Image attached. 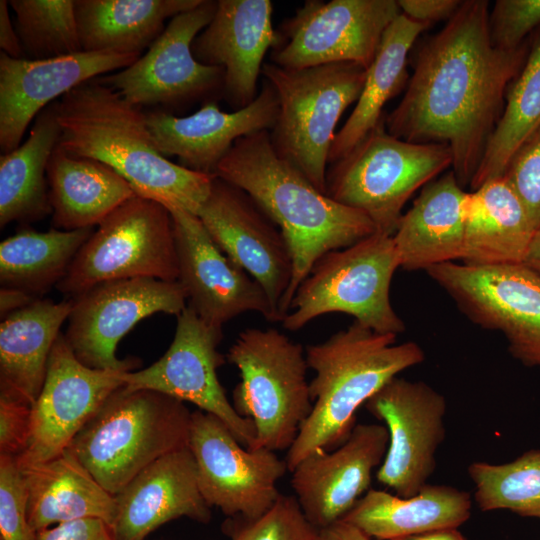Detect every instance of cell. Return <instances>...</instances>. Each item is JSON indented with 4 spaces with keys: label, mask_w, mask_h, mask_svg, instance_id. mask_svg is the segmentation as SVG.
I'll return each mask as SVG.
<instances>
[{
    "label": "cell",
    "mask_w": 540,
    "mask_h": 540,
    "mask_svg": "<svg viewBox=\"0 0 540 540\" xmlns=\"http://www.w3.org/2000/svg\"><path fill=\"white\" fill-rule=\"evenodd\" d=\"M489 2L462 1L455 14L417 51L413 74L387 131L413 143H441L452 152L453 173L470 185L503 112L504 96L523 67L529 43L496 47Z\"/></svg>",
    "instance_id": "6da1fadb"
},
{
    "label": "cell",
    "mask_w": 540,
    "mask_h": 540,
    "mask_svg": "<svg viewBox=\"0 0 540 540\" xmlns=\"http://www.w3.org/2000/svg\"><path fill=\"white\" fill-rule=\"evenodd\" d=\"M215 175L248 193L288 243L293 275L280 305L281 321L298 287L323 255L376 232L364 213L321 192L282 159L272 146L269 131L237 139Z\"/></svg>",
    "instance_id": "7a4b0ae2"
},
{
    "label": "cell",
    "mask_w": 540,
    "mask_h": 540,
    "mask_svg": "<svg viewBox=\"0 0 540 540\" xmlns=\"http://www.w3.org/2000/svg\"><path fill=\"white\" fill-rule=\"evenodd\" d=\"M59 145L95 159L123 177L136 194L197 215L216 175L199 173L162 155L146 113L97 78L58 100Z\"/></svg>",
    "instance_id": "3957f363"
},
{
    "label": "cell",
    "mask_w": 540,
    "mask_h": 540,
    "mask_svg": "<svg viewBox=\"0 0 540 540\" xmlns=\"http://www.w3.org/2000/svg\"><path fill=\"white\" fill-rule=\"evenodd\" d=\"M396 335L377 333L355 322L326 341L306 347L313 402L286 458L291 472L316 450L339 447L356 425V411L400 372L425 355L415 342L397 344Z\"/></svg>",
    "instance_id": "277c9868"
},
{
    "label": "cell",
    "mask_w": 540,
    "mask_h": 540,
    "mask_svg": "<svg viewBox=\"0 0 540 540\" xmlns=\"http://www.w3.org/2000/svg\"><path fill=\"white\" fill-rule=\"evenodd\" d=\"M192 412L149 389L115 390L68 449L110 494L117 495L159 458L188 447Z\"/></svg>",
    "instance_id": "5b68a950"
},
{
    "label": "cell",
    "mask_w": 540,
    "mask_h": 540,
    "mask_svg": "<svg viewBox=\"0 0 540 540\" xmlns=\"http://www.w3.org/2000/svg\"><path fill=\"white\" fill-rule=\"evenodd\" d=\"M366 70L355 63L286 69L264 63L278 116L270 130L275 152L326 194L327 163L337 123L362 91Z\"/></svg>",
    "instance_id": "8992f818"
},
{
    "label": "cell",
    "mask_w": 540,
    "mask_h": 540,
    "mask_svg": "<svg viewBox=\"0 0 540 540\" xmlns=\"http://www.w3.org/2000/svg\"><path fill=\"white\" fill-rule=\"evenodd\" d=\"M226 359L240 372L233 406L254 424V449L289 450L313 406L303 346L274 328H248Z\"/></svg>",
    "instance_id": "52a82bcc"
},
{
    "label": "cell",
    "mask_w": 540,
    "mask_h": 540,
    "mask_svg": "<svg viewBox=\"0 0 540 540\" xmlns=\"http://www.w3.org/2000/svg\"><path fill=\"white\" fill-rule=\"evenodd\" d=\"M441 143H413L391 135L381 121L348 155L331 164L326 194L364 213L376 232L393 236L407 200L452 166Z\"/></svg>",
    "instance_id": "ba28073f"
},
{
    "label": "cell",
    "mask_w": 540,
    "mask_h": 540,
    "mask_svg": "<svg viewBox=\"0 0 540 540\" xmlns=\"http://www.w3.org/2000/svg\"><path fill=\"white\" fill-rule=\"evenodd\" d=\"M399 267L393 237L379 232L326 253L298 287L283 327L296 331L339 312L377 333L397 336L405 325L391 305L390 285Z\"/></svg>",
    "instance_id": "9c48e42d"
},
{
    "label": "cell",
    "mask_w": 540,
    "mask_h": 540,
    "mask_svg": "<svg viewBox=\"0 0 540 540\" xmlns=\"http://www.w3.org/2000/svg\"><path fill=\"white\" fill-rule=\"evenodd\" d=\"M150 277L178 280V262L169 210L135 194L92 232L56 288L68 299L109 281Z\"/></svg>",
    "instance_id": "30bf717a"
},
{
    "label": "cell",
    "mask_w": 540,
    "mask_h": 540,
    "mask_svg": "<svg viewBox=\"0 0 540 540\" xmlns=\"http://www.w3.org/2000/svg\"><path fill=\"white\" fill-rule=\"evenodd\" d=\"M216 8L217 1L202 0L176 15L144 55L98 80L135 106L169 113L198 100H215V94L224 90V69L197 61L192 43L211 22Z\"/></svg>",
    "instance_id": "8fae6325"
},
{
    "label": "cell",
    "mask_w": 540,
    "mask_h": 540,
    "mask_svg": "<svg viewBox=\"0 0 540 540\" xmlns=\"http://www.w3.org/2000/svg\"><path fill=\"white\" fill-rule=\"evenodd\" d=\"M400 14L395 0H307L281 24L271 63L301 69L347 62L367 69Z\"/></svg>",
    "instance_id": "7c38bea8"
},
{
    "label": "cell",
    "mask_w": 540,
    "mask_h": 540,
    "mask_svg": "<svg viewBox=\"0 0 540 540\" xmlns=\"http://www.w3.org/2000/svg\"><path fill=\"white\" fill-rule=\"evenodd\" d=\"M476 323L501 331L510 353L540 367V274L524 263L472 265L455 261L427 269Z\"/></svg>",
    "instance_id": "4fadbf2b"
},
{
    "label": "cell",
    "mask_w": 540,
    "mask_h": 540,
    "mask_svg": "<svg viewBox=\"0 0 540 540\" xmlns=\"http://www.w3.org/2000/svg\"><path fill=\"white\" fill-rule=\"evenodd\" d=\"M73 300L64 337L84 365L128 372L137 358L120 359L119 341L139 321L155 313L178 316L187 296L179 281L150 277L128 278L98 284Z\"/></svg>",
    "instance_id": "5bb4252c"
},
{
    "label": "cell",
    "mask_w": 540,
    "mask_h": 540,
    "mask_svg": "<svg viewBox=\"0 0 540 540\" xmlns=\"http://www.w3.org/2000/svg\"><path fill=\"white\" fill-rule=\"evenodd\" d=\"M189 448L206 503L228 518L252 521L280 496L277 482L288 470L275 451L247 449L215 415L192 412Z\"/></svg>",
    "instance_id": "9a60e30c"
},
{
    "label": "cell",
    "mask_w": 540,
    "mask_h": 540,
    "mask_svg": "<svg viewBox=\"0 0 540 540\" xmlns=\"http://www.w3.org/2000/svg\"><path fill=\"white\" fill-rule=\"evenodd\" d=\"M222 338V327L208 324L187 305L177 316L165 354L147 368L123 372L122 380L127 389L154 390L196 405L218 417L245 448L254 449L252 420L238 414L217 376L226 359L218 351Z\"/></svg>",
    "instance_id": "2e32d148"
},
{
    "label": "cell",
    "mask_w": 540,
    "mask_h": 540,
    "mask_svg": "<svg viewBox=\"0 0 540 540\" xmlns=\"http://www.w3.org/2000/svg\"><path fill=\"white\" fill-rule=\"evenodd\" d=\"M364 406L389 433L378 482L400 497L417 494L434 473L436 451L445 439V397L423 381L396 376Z\"/></svg>",
    "instance_id": "e0dca14e"
},
{
    "label": "cell",
    "mask_w": 540,
    "mask_h": 540,
    "mask_svg": "<svg viewBox=\"0 0 540 540\" xmlns=\"http://www.w3.org/2000/svg\"><path fill=\"white\" fill-rule=\"evenodd\" d=\"M197 216L215 244L261 285L281 321L293 261L278 226L248 193L217 176Z\"/></svg>",
    "instance_id": "ac0fdd59"
},
{
    "label": "cell",
    "mask_w": 540,
    "mask_h": 540,
    "mask_svg": "<svg viewBox=\"0 0 540 540\" xmlns=\"http://www.w3.org/2000/svg\"><path fill=\"white\" fill-rule=\"evenodd\" d=\"M122 373L84 365L61 333L33 404L30 437L17 457L19 467L48 461L66 450L106 399L124 385Z\"/></svg>",
    "instance_id": "d6986e66"
},
{
    "label": "cell",
    "mask_w": 540,
    "mask_h": 540,
    "mask_svg": "<svg viewBox=\"0 0 540 540\" xmlns=\"http://www.w3.org/2000/svg\"><path fill=\"white\" fill-rule=\"evenodd\" d=\"M167 209L173 223L178 281L188 306L218 327L245 312L277 321L261 285L215 244L198 216L178 207Z\"/></svg>",
    "instance_id": "ffe728a7"
},
{
    "label": "cell",
    "mask_w": 540,
    "mask_h": 540,
    "mask_svg": "<svg viewBox=\"0 0 540 540\" xmlns=\"http://www.w3.org/2000/svg\"><path fill=\"white\" fill-rule=\"evenodd\" d=\"M388 443L386 426L358 423L339 447L316 450L291 471L295 497L316 529L341 520L366 494Z\"/></svg>",
    "instance_id": "44dd1931"
},
{
    "label": "cell",
    "mask_w": 540,
    "mask_h": 540,
    "mask_svg": "<svg viewBox=\"0 0 540 540\" xmlns=\"http://www.w3.org/2000/svg\"><path fill=\"white\" fill-rule=\"evenodd\" d=\"M141 55L86 52L49 59H15L0 53V150H15L33 119L84 82L122 70Z\"/></svg>",
    "instance_id": "7402d4cb"
},
{
    "label": "cell",
    "mask_w": 540,
    "mask_h": 540,
    "mask_svg": "<svg viewBox=\"0 0 540 540\" xmlns=\"http://www.w3.org/2000/svg\"><path fill=\"white\" fill-rule=\"evenodd\" d=\"M277 116V95L265 79L255 100L233 112H224L215 100H209L187 116L158 109L146 113L148 128L162 155L176 156L179 165L209 175H215L237 139L272 130Z\"/></svg>",
    "instance_id": "603a6c76"
},
{
    "label": "cell",
    "mask_w": 540,
    "mask_h": 540,
    "mask_svg": "<svg viewBox=\"0 0 540 540\" xmlns=\"http://www.w3.org/2000/svg\"><path fill=\"white\" fill-rule=\"evenodd\" d=\"M270 0H219L211 22L196 36L192 53L204 65L224 69V90L235 110L258 96L263 59L279 43Z\"/></svg>",
    "instance_id": "cb8c5ba5"
},
{
    "label": "cell",
    "mask_w": 540,
    "mask_h": 540,
    "mask_svg": "<svg viewBox=\"0 0 540 540\" xmlns=\"http://www.w3.org/2000/svg\"><path fill=\"white\" fill-rule=\"evenodd\" d=\"M111 527L115 540H144L161 525L187 517L200 523L211 519L188 447L171 452L146 467L117 495Z\"/></svg>",
    "instance_id": "d4e9b609"
},
{
    "label": "cell",
    "mask_w": 540,
    "mask_h": 540,
    "mask_svg": "<svg viewBox=\"0 0 540 540\" xmlns=\"http://www.w3.org/2000/svg\"><path fill=\"white\" fill-rule=\"evenodd\" d=\"M466 194L453 171L423 187L392 236L401 268L427 270L462 259Z\"/></svg>",
    "instance_id": "484cf974"
},
{
    "label": "cell",
    "mask_w": 540,
    "mask_h": 540,
    "mask_svg": "<svg viewBox=\"0 0 540 540\" xmlns=\"http://www.w3.org/2000/svg\"><path fill=\"white\" fill-rule=\"evenodd\" d=\"M20 470L27 518L35 532L84 518L101 519L112 527L115 496L95 480L68 448L48 461Z\"/></svg>",
    "instance_id": "4316f807"
},
{
    "label": "cell",
    "mask_w": 540,
    "mask_h": 540,
    "mask_svg": "<svg viewBox=\"0 0 540 540\" xmlns=\"http://www.w3.org/2000/svg\"><path fill=\"white\" fill-rule=\"evenodd\" d=\"M470 493L449 485H424L411 497L369 489L342 518L371 538L394 540L458 528L471 515Z\"/></svg>",
    "instance_id": "83f0119b"
},
{
    "label": "cell",
    "mask_w": 540,
    "mask_h": 540,
    "mask_svg": "<svg viewBox=\"0 0 540 540\" xmlns=\"http://www.w3.org/2000/svg\"><path fill=\"white\" fill-rule=\"evenodd\" d=\"M466 264L523 263L536 232L525 208L503 178L467 192L464 206Z\"/></svg>",
    "instance_id": "f1b7e54d"
},
{
    "label": "cell",
    "mask_w": 540,
    "mask_h": 540,
    "mask_svg": "<svg viewBox=\"0 0 540 540\" xmlns=\"http://www.w3.org/2000/svg\"><path fill=\"white\" fill-rule=\"evenodd\" d=\"M52 224L59 230L93 228L136 193L116 171L59 144L47 166Z\"/></svg>",
    "instance_id": "f546056e"
},
{
    "label": "cell",
    "mask_w": 540,
    "mask_h": 540,
    "mask_svg": "<svg viewBox=\"0 0 540 540\" xmlns=\"http://www.w3.org/2000/svg\"><path fill=\"white\" fill-rule=\"evenodd\" d=\"M73 300L36 299L0 324V392L32 404L43 387L52 347L68 320Z\"/></svg>",
    "instance_id": "4dcf8cb0"
},
{
    "label": "cell",
    "mask_w": 540,
    "mask_h": 540,
    "mask_svg": "<svg viewBox=\"0 0 540 540\" xmlns=\"http://www.w3.org/2000/svg\"><path fill=\"white\" fill-rule=\"evenodd\" d=\"M202 0H75L82 51L138 54L149 48L170 18Z\"/></svg>",
    "instance_id": "1f68e13d"
},
{
    "label": "cell",
    "mask_w": 540,
    "mask_h": 540,
    "mask_svg": "<svg viewBox=\"0 0 540 540\" xmlns=\"http://www.w3.org/2000/svg\"><path fill=\"white\" fill-rule=\"evenodd\" d=\"M430 25L413 21L402 13L385 31L377 54L350 116L336 133L328 163L348 155L381 121L385 104L408 81V54L418 36Z\"/></svg>",
    "instance_id": "d6a6232c"
},
{
    "label": "cell",
    "mask_w": 540,
    "mask_h": 540,
    "mask_svg": "<svg viewBox=\"0 0 540 540\" xmlns=\"http://www.w3.org/2000/svg\"><path fill=\"white\" fill-rule=\"evenodd\" d=\"M58 100L35 118L28 138L0 157V227L42 219L52 208L47 166L60 140Z\"/></svg>",
    "instance_id": "836d02e7"
},
{
    "label": "cell",
    "mask_w": 540,
    "mask_h": 540,
    "mask_svg": "<svg viewBox=\"0 0 540 540\" xmlns=\"http://www.w3.org/2000/svg\"><path fill=\"white\" fill-rule=\"evenodd\" d=\"M93 228L18 231L0 243L1 287L22 290L39 299L66 275Z\"/></svg>",
    "instance_id": "e575fe53"
},
{
    "label": "cell",
    "mask_w": 540,
    "mask_h": 540,
    "mask_svg": "<svg viewBox=\"0 0 540 540\" xmlns=\"http://www.w3.org/2000/svg\"><path fill=\"white\" fill-rule=\"evenodd\" d=\"M540 128V28L529 42L519 74L510 84L506 104L470 182L475 190L501 178L516 151Z\"/></svg>",
    "instance_id": "d590c367"
},
{
    "label": "cell",
    "mask_w": 540,
    "mask_h": 540,
    "mask_svg": "<svg viewBox=\"0 0 540 540\" xmlns=\"http://www.w3.org/2000/svg\"><path fill=\"white\" fill-rule=\"evenodd\" d=\"M481 511L506 509L523 517L540 516V449L501 464L472 462L467 468Z\"/></svg>",
    "instance_id": "8d00e7d4"
},
{
    "label": "cell",
    "mask_w": 540,
    "mask_h": 540,
    "mask_svg": "<svg viewBox=\"0 0 540 540\" xmlns=\"http://www.w3.org/2000/svg\"><path fill=\"white\" fill-rule=\"evenodd\" d=\"M25 57L49 59L82 51L75 0H10Z\"/></svg>",
    "instance_id": "74e56055"
},
{
    "label": "cell",
    "mask_w": 540,
    "mask_h": 540,
    "mask_svg": "<svg viewBox=\"0 0 540 540\" xmlns=\"http://www.w3.org/2000/svg\"><path fill=\"white\" fill-rule=\"evenodd\" d=\"M222 529L231 540H316L318 534L297 498L284 494L260 518L252 521L227 518Z\"/></svg>",
    "instance_id": "f35d334b"
},
{
    "label": "cell",
    "mask_w": 540,
    "mask_h": 540,
    "mask_svg": "<svg viewBox=\"0 0 540 540\" xmlns=\"http://www.w3.org/2000/svg\"><path fill=\"white\" fill-rule=\"evenodd\" d=\"M1 540H37L27 518L26 492L16 457L0 455Z\"/></svg>",
    "instance_id": "ab89813d"
},
{
    "label": "cell",
    "mask_w": 540,
    "mask_h": 540,
    "mask_svg": "<svg viewBox=\"0 0 540 540\" xmlns=\"http://www.w3.org/2000/svg\"><path fill=\"white\" fill-rule=\"evenodd\" d=\"M540 231V128L516 151L502 176Z\"/></svg>",
    "instance_id": "60d3db41"
},
{
    "label": "cell",
    "mask_w": 540,
    "mask_h": 540,
    "mask_svg": "<svg viewBox=\"0 0 540 540\" xmlns=\"http://www.w3.org/2000/svg\"><path fill=\"white\" fill-rule=\"evenodd\" d=\"M493 44L504 50L524 45L540 28V0H497L489 16Z\"/></svg>",
    "instance_id": "b9f144b4"
},
{
    "label": "cell",
    "mask_w": 540,
    "mask_h": 540,
    "mask_svg": "<svg viewBox=\"0 0 540 540\" xmlns=\"http://www.w3.org/2000/svg\"><path fill=\"white\" fill-rule=\"evenodd\" d=\"M33 404L9 393L0 392V455L18 457L27 447Z\"/></svg>",
    "instance_id": "7bdbcfd3"
},
{
    "label": "cell",
    "mask_w": 540,
    "mask_h": 540,
    "mask_svg": "<svg viewBox=\"0 0 540 540\" xmlns=\"http://www.w3.org/2000/svg\"><path fill=\"white\" fill-rule=\"evenodd\" d=\"M37 540H115L111 527L101 519L84 518L37 531Z\"/></svg>",
    "instance_id": "ee69618b"
},
{
    "label": "cell",
    "mask_w": 540,
    "mask_h": 540,
    "mask_svg": "<svg viewBox=\"0 0 540 540\" xmlns=\"http://www.w3.org/2000/svg\"><path fill=\"white\" fill-rule=\"evenodd\" d=\"M401 13L409 19L431 25V23L450 19L460 7L459 0H398Z\"/></svg>",
    "instance_id": "f6af8a7d"
},
{
    "label": "cell",
    "mask_w": 540,
    "mask_h": 540,
    "mask_svg": "<svg viewBox=\"0 0 540 540\" xmlns=\"http://www.w3.org/2000/svg\"><path fill=\"white\" fill-rule=\"evenodd\" d=\"M8 1H0V47L1 52L15 59L26 58L23 46L9 15Z\"/></svg>",
    "instance_id": "bcb514c9"
},
{
    "label": "cell",
    "mask_w": 540,
    "mask_h": 540,
    "mask_svg": "<svg viewBox=\"0 0 540 540\" xmlns=\"http://www.w3.org/2000/svg\"><path fill=\"white\" fill-rule=\"evenodd\" d=\"M316 540H373L356 526L343 519L318 530Z\"/></svg>",
    "instance_id": "7dc6e473"
},
{
    "label": "cell",
    "mask_w": 540,
    "mask_h": 540,
    "mask_svg": "<svg viewBox=\"0 0 540 540\" xmlns=\"http://www.w3.org/2000/svg\"><path fill=\"white\" fill-rule=\"evenodd\" d=\"M36 300L30 294L10 287L0 289V316L4 319L9 314L18 311Z\"/></svg>",
    "instance_id": "c3c4849f"
},
{
    "label": "cell",
    "mask_w": 540,
    "mask_h": 540,
    "mask_svg": "<svg viewBox=\"0 0 540 540\" xmlns=\"http://www.w3.org/2000/svg\"><path fill=\"white\" fill-rule=\"evenodd\" d=\"M394 540H468L457 528H442Z\"/></svg>",
    "instance_id": "681fc988"
},
{
    "label": "cell",
    "mask_w": 540,
    "mask_h": 540,
    "mask_svg": "<svg viewBox=\"0 0 540 540\" xmlns=\"http://www.w3.org/2000/svg\"><path fill=\"white\" fill-rule=\"evenodd\" d=\"M523 263L540 274V231L535 232Z\"/></svg>",
    "instance_id": "f907efd6"
},
{
    "label": "cell",
    "mask_w": 540,
    "mask_h": 540,
    "mask_svg": "<svg viewBox=\"0 0 540 540\" xmlns=\"http://www.w3.org/2000/svg\"><path fill=\"white\" fill-rule=\"evenodd\" d=\"M539 519H540V516H539Z\"/></svg>",
    "instance_id": "816d5d0a"
}]
</instances>
